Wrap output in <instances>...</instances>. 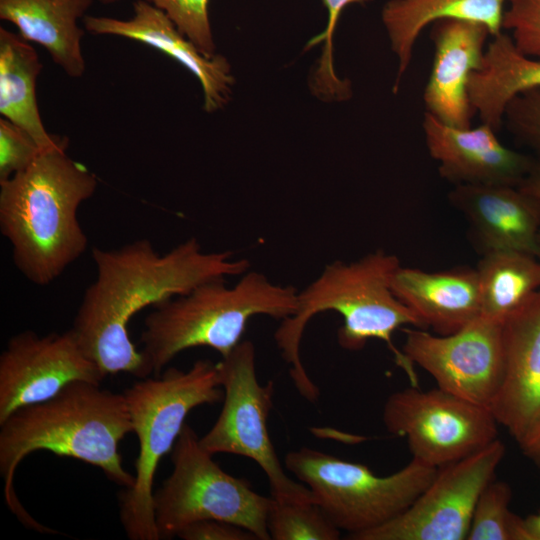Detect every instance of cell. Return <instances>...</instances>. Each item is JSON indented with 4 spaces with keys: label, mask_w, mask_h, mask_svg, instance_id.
<instances>
[{
    "label": "cell",
    "mask_w": 540,
    "mask_h": 540,
    "mask_svg": "<svg viewBox=\"0 0 540 540\" xmlns=\"http://www.w3.org/2000/svg\"><path fill=\"white\" fill-rule=\"evenodd\" d=\"M504 364L491 412L519 443L540 422V291L503 322Z\"/></svg>",
    "instance_id": "cell-17"
},
{
    "label": "cell",
    "mask_w": 540,
    "mask_h": 540,
    "mask_svg": "<svg viewBox=\"0 0 540 540\" xmlns=\"http://www.w3.org/2000/svg\"><path fill=\"white\" fill-rule=\"evenodd\" d=\"M82 24L92 34L134 40L178 61L198 79L206 112H215L228 103L234 85L228 60L220 54L205 56L151 1L136 0L128 19L86 15Z\"/></svg>",
    "instance_id": "cell-16"
},
{
    "label": "cell",
    "mask_w": 540,
    "mask_h": 540,
    "mask_svg": "<svg viewBox=\"0 0 540 540\" xmlns=\"http://www.w3.org/2000/svg\"><path fill=\"white\" fill-rule=\"evenodd\" d=\"M185 423L173 449V469L154 491L153 506L159 539H170L190 523L217 519L269 540L270 497L254 491L246 479L225 472Z\"/></svg>",
    "instance_id": "cell-8"
},
{
    "label": "cell",
    "mask_w": 540,
    "mask_h": 540,
    "mask_svg": "<svg viewBox=\"0 0 540 540\" xmlns=\"http://www.w3.org/2000/svg\"><path fill=\"white\" fill-rule=\"evenodd\" d=\"M512 489L493 479L481 492L471 519L468 540H531L525 518L509 509Z\"/></svg>",
    "instance_id": "cell-25"
},
{
    "label": "cell",
    "mask_w": 540,
    "mask_h": 540,
    "mask_svg": "<svg viewBox=\"0 0 540 540\" xmlns=\"http://www.w3.org/2000/svg\"><path fill=\"white\" fill-rule=\"evenodd\" d=\"M205 56L213 57L215 44L208 16L209 0H151Z\"/></svg>",
    "instance_id": "cell-28"
},
{
    "label": "cell",
    "mask_w": 540,
    "mask_h": 540,
    "mask_svg": "<svg viewBox=\"0 0 540 540\" xmlns=\"http://www.w3.org/2000/svg\"><path fill=\"white\" fill-rule=\"evenodd\" d=\"M506 452L496 439L481 450L438 468L424 491L402 513L353 540H465L476 502L494 479Z\"/></svg>",
    "instance_id": "cell-11"
},
{
    "label": "cell",
    "mask_w": 540,
    "mask_h": 540,
    "mask_svg": "<svg viewBox=\"0 0 540 540\" xmlns=\"http://www.w3.org/2000/svg\"><path fill=\"white\" fill-rule=\"evenodd\" d=\"M370 1L372 0H322L328 13L327 27L307 45V48H311L321 42L325 43L311 80L312 91L320 98L340 101L351 96L350 82L338 78L334 70L333 36L338 19L346 6Z\"/></svg>",
    "instance_id": "cell-27"
},
{
    "label": "cell",
    "mask_w": 540,
    "mask_h": 540,
    "mask_svg": "<svg viewBox=\"0 0 540 540\" xmlns=\"http://www.w3.org/2000/svg\"><path fill=\"white\" fill-rule=\"evenodd\" d=\"M404 332L403 354L428 372L438 388L491 408L503 376V323L480 315L446 335L417 327Z\"/></svg>",
    "instance_id": "cell-12"
},
{
    "label": "cell",
    "mask_w": 540,
    "mask_h": 540,
    "mask_svg": "<svg viewBox=\"0 0 540 540\" xmlns=\"http://www.w3.org/2000/svg\"><path fill=\"white\" fill-rule=\"evenodd\" d=\"M267 529L273 540H337L340 530L314 499L277 500L270 496Z\"/></svg>",
    "instance_id": "cell-26"
},
{
    "label": "cell",
    "mask_w": 540,
    "mask_h": 540,
    "mask_svg": "<svg viewBox=\"0 0 540 540\" xmlns=\"http://www.w3.org/2000/svg\"><path fill=\"white\" fill-rule=\"evenodd\" d=\"M490 36L487 26L474 21L442 19L432 24L434 56L423 91L425 112L449 126L471 127L476 112L468 84L472 73L482 67Z\"/></svg>",
    "instance_id": "cell-15"
},
{
    "label": "cell",
    "mask_w": 540,
    "mask_h": 540,
    "mask_svg": "<svg viewBox=\"0 0 540 540\" xmlns=\"http://www.w3.org/2000/svg\"><path fill=\"white\" fill-rule=\"evenodd\" d=\"M422 128L440 175L456 185L519 186L536 162L504 146L497 132L484 123L457 128L425 112Z\"/></svg>",
    "instance_id": "cell-14"
},
{
    "label": "cell",
    "mask_w": 540,
    "mask_h": 540,
    "mask_svg": "<svg viewBox=\"0 0 540 540\" xmlns=\"http://www.w3.org/2000/svg\"><path fill=\"white\" fill-rule=\"evenodd\" d=\"M502 29L521 53L540 59V0H508Z\"/></svg>",
    "instance_id": "cell-29"
},
{
    "label": "cell",
    "mask_w": 540,
    "mask_h": 540,
    "mask_svg": "<svg viewBox=\"0 0 540 540\" xmlns=\"http://www.w3.org/2000/svg\"><path fill=\"white\" fill-rule=\"evenodd\" d=\"M481 316L503 323L540 291V260L531 254L498 250L483 253L475 268Z\"/></svg>",
    "instance_id": "cell-24"
},
{
    "label": "cell",
    "mask_w": 540,
    "mask_h": 540,
    "mask_svg": "<svg viewBox=\"0 0 540 540\" xmlns=\"http://www.w3.org/2000/svg\"><path fill=\"white\" fill-rule=\"evenodd\" d=\"M218 363L200 359L187 370L168 368L123 391L139 443L133 485L120 493V521L130 540H159L154 517V478L189 412L223 398Z\"/></svg>",
    "instance_id": "cell-6"
},
{
    "label": "cell",
    "mask_w": 540,
    "mask_h": 540,
    "mask_svg": "<svg viewBox=\"0 0 540 540\" xmlns=\"http://www.w3.org/2000/svg\"><path fill=\"white\" fill-rule=\"evenodd\" d=\"M285 468L310 489L315 502L349 539L402 513L438 470L412 458L402 469L378 476L366 465L309 447L287 453Z\"/></svg>",
    "instance_id": "cell-7"
},
{
    "label": "cell",
    "mask_w": 540,
    "mask_h": 540,
    "mask_svg": "<svg viewBox=\"0 0 540 540\" xmlns=\"http://www.w3.org/2000/svg\"><path fill=\"white\" fill-rule=\"evenodd\" d=\"M507 3L508 0H389L381 18L398 60L393 92L399 89L425 27L442 19L474 21L487 26L493 37L502 32Z\"/></svg>",
    "instance_id": "cell-21"
},
{
    "label": "cell",
    "mask_w": 540,
    "mask_h": 540,
    "mask_svg": "<svg viewBox=\"0 0 540 540\" xmlns=\"http://www.w3.org/2000/svg\"><path fill=\"white\" fill-rule=\"evenodd\" d=\"M452 205L464 214L483 253L513 250L536 256L540 200L510 185H456Z\"/></svg>",
    "instance_id": "cell-18"
},
{
    "label": "cell",
    "mask_w": 540,
    "mask_h": 540,
    "mask_svg": "<svg viewBox=\"0 0 540 540\" xmlns=\"http://www.w3.org/2000/svg\"><path fill=\"white\" fill-rule=\"evenodd\" d=\"M518 444L523 454L540 466V422Z\"/></svg>",
    "instance_id": "cell-33"
},
{
    "label": "cell",
    "mask_w": 540,
    "mask_h": 540,
    "mask_svg": "<svg viewBox=\"0 0 540 540\" xmlns=\"http://www.w3.org/2000/svg\"><path fill=\"white\" fill-rule=\"evenodd\" d=\"M132 432L123 392L114 393L90 382L71 383L47 401L16 410L0 423V474L10 510L26 527L55 533L29 515L14 491L17 467L39 450L96 466L108 480L131 487L134 475L123 466L119 443Z\"/></svg>",
    "instance_id": "cell-2"
},
{
    "label": "cell",
    "mask_w": 540,
    "mask_h": 540,
    "mask_svg": "<svg viewBox=\"0 0 540 540\" xmlns=\"http://www.w3.org/2000/svg\"><path fill=\"white\" fill-rule=\"evenodd\" d=\"M218 367L223 407L214 425L200 438L203 448L212 455L229 453L253 460L265 473L274 499H314L306 485L286 474L272 444L267 420L274 383H259L254 344L242 340Z\"/></svg>",
    "instance_id": "cell-9"
},
{
    "label": "cell",
    "mask_w": 540,
    "mask_h": 540,
    "mask_svg": "<svg viewBox=\"0 0 540 540\" xmlns=\"http://www.w3.org/2000/svg\"><path fill=\"white\" fill-rule=\"evenodd\" d=\"M536 257L540 260V232L537 239Z\"/></svg>",
    "instance_id": "cell-36"
},
{
    "label": "cell",
    "mask_w": 540,
    "mask_h": 540,
    "mask_svg": "<svg viewBox=\"0 0 540 540\" xmlns=\"http://www.w3.org/2000/svg\"><path fill=\"white\" fill-rule=\"evenodd\" d=\"M104 378L71 329L45 336L20 332L0 355V423L22 407L55 397L71 383L100 385Z\"/></svg>",
    "instance_id": "cell-13"
},
{
    "label": "cell",
    "mask_w": 540,
    "mask_h": 540,
    "mask_svg": "<svg viewBox=\"0 0 540 540\" xmlns=\"http://www.w3.org/2000/svg\"><path fill=\"white\" fill-rule=\"evenodd\" d=\"M98 1L101 2L104 5H110V4H114L116 2H119L120 0H98ZM149 1H151V0H149Z\"/></svg>",
    "instance_id": "cell-37"
},
{
    "label": "cell",
    "mask_w": 540,
    "mask_h": 540,
    "mask_svg": "<svg viewBox=\"0 0 540 540\" xmlns=\"http://www.w3.org/2000/svg\"><path fill=\"white\" fill-rule=\"evenodd\" d=\"M93 1L0 0V19L13 24L26 41L43 47L66 75L79 78L86 70L80 21Z\"/></svg>",
    "instance_id": "cell-20"
},
{
    "label": "cell",
    "mask_w": 540,
    "mask_h": 540,
    "mask_svg": "<svg viewBox=\"0 0 540 540\" xmlns=\"http://www.w3.org/2000/svg\"><path fill=\"white\" fill-rule=\"evenodd\" d=\"M509 131L540 154V88L513 97L504 112Z\"/></svg>",
    "instance_id": "cell-31"
},
{
    "label": "cell",
    "mask_w": 540,
    "mask_h": 540,
    "mask_svg": "<svg viewBox=\"0 0 540 540\" xmlns=\"http://www.w3.org/2000/svg\"><path fill=\"white\" fill-rule=\"evenodd\" d=\"M298 291L247 271L232 286L224 278L154 305L144 321L141 352L155 376L179 353L209 347L222 358L242 341L249 321L265 315L281 321L292 316Z\"/></svg>",
    "instance_id": "cell-5"
},
{
    "label": "cell",
    "mask_w": 540,
    "mask_h": 540,
    "mask_svg": "<svg viewBox=\"0 0 540 540\" xmlns=\"http://www.w3.org/2000/svg\"><path fill=\"white\" fill-rule=\"evenodd\" d=\"M96 278L85 289L71 330L84 353L106 375L152 374L131 341L128 323L135 314L198 285L248 271L246 259L230 251L205 252L189 238L164 254L143 238L115 249L94 247Z\"/></svg>",
    "instance_id": "cell-1"
},
{
    "label": "cell",
    "mask_w": 540,
    "mask_h": 540,
    "mask_svg": "<svg viewBox=\"0 0 540 540\" xmlns=\"http://www.w3.org/2000/svg\"><path fill=\"white\" fill-rule=\"evenodd\" d=\"M43 151L24 129L0 118V181L26 169Z\"/></svg>",
    "instance_id": "cell-30"
},
{
    "label": "cell",
    "mask_w": 540,
    "mask_h": 540,
    "mask_svg": "<svg viewBox=\"0 0 540 540\" xmlns=\"http://www.w3.org/2000/svg\"><path fill=\"white\" fill-rule=\"evenodd\" d=\"M67 149L45 150L0 181V231L17 269L38 286L56 280L88 246L78 209L93 196L98 180Z\"/></svg>",
    "instance_id": "cell-3"
},
{
    "label": "cell",
    "mask_w": 540,
    "mask_h": 540,
    "mask_svg": "<svg viewBox=\"0 0 540 540\" xmlns=\"http://www.w3.org/2000/svg\"><path fill=\"white\" fill-rule=\"evenodd\" d=\"M534 88H540V59L521 53L501 32L487 44L482 67L470 77L468 94L481 123L498 132L510 100Z\"/></svg>",
    "instance_id": "cell-22"
},
{
    "label": "cell",
    "mask_w": 540,
    "mask_h": 540,
    "mask_svg": "<svg viewBox=\"0 0 540 540\" xmlns=\"http://www.w3.org/2000/svg\"><path fill=\"white\" fill-rule=\"evenodd\" d=\"M39 56L19 34L0 27V114L29 133L43 150L69 145L65 136L50 134L37 103Z\"/></svg>",
    "instance_id": "cell-23"
},
{
    "label": "cell",
    "mask_w": 540,
    "mask_h": 540,
    "mask_svg": "<svg viewBox=\"0 0 540 540\" xmlns=\"http://www.w3.org/2000/svg\"><path fill=\"white\" fill-rule=\"evenodd\" d=\"M524 192L540 200V163L534 166L518 186Z\"/></svg>",
    "instance_id": "cell-34"
},
{
    "label": "cell",
    "mask_w": 540,
    "mask_h": 540,
    "mask_svg": "<svg viewBox=\"0 0 540 540\" xmlns=\"http://www.w3.org/2000/svg\"><path fill=\"white\" fill-rule=\"evenodd\" d=\"M176 537L183 540H257L251 531L217 519L190 523L181 529Z\"/></svg>",
    "instance_id": "cell-32"
},
{
    "label": "cell",
    "mask_w": 540,
    "mask_h": 540,
    "mask_svg": "<svg viewBox=\"0 0 540 540\" xmlns=\"http://www.w3.org/2000/svg\"><path fill=\"white\" fill-rule=\"evenodd\" d=\"M531 540H540V512L525 518Z\"/></svg>",
    "instance_id": "cell-35"
},
{
    "label": "cell",
    "mask_w": 540,
    "mask_h": 540,
    "mask_svg": "<svg viewBox=\"0 0 540 540\" xmlns=\"http://www.w3.org/2000/svg\"><path fill=\"white\" fill-rule=\"evenodd\" d=\"M400 265L395 255L382 250L349 263L335 261L298 292L294 314L281 321L274 339L289 365L293 385L307 401L316 402L320 392L305 370L300 347L307 324L322 312L334 311L342 317L337 340L343 349L359 351L371 339L382 340L407 375L414 372L413 364L392 343L394 332L403 326L425 329L392 290V277Z\"/></svg>",
    "instance_id": "cell-4"
},
{
    "label": "cell",
    "mask_w": 540,
    "mask_h": 540,
    "mask_svg": "<svg viewBox=\"0 0 540 540\" xmlns=\"http://www.w3.org/2000/svg\"><path fill=\"white\" fill-rule=\"evenodd\" d=\"M391 287L425 328L436 334L453 333L481 315V299L475 268L457 267L429 272L399 266Z\"/></svg>",
    "instance_id": "cell-19"
},
{
    "label": "cell",
    "mask_w": 540,
    "mask_h": 540,
    "mask_svg": "<svg viewBox=\"0 0 540 540\" xmlns=\"http://www.w3.org/2000/svg\"><path fill=\"white\" fill-rule=\"evenodd\" d=\"M387 431L406 439L412 458L440 468L461 460L497 439L490 409L440 388L418 386L392 393L384 403Z\"/></svg>",
    "instance_id": "cell-10"
}]
</instances>
